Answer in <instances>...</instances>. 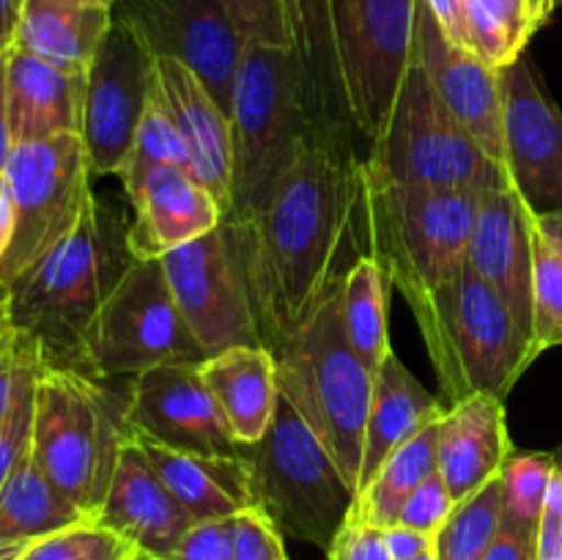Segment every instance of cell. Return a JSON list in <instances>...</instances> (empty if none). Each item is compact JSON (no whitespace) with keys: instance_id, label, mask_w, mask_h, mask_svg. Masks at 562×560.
Returning a JSON list of instances; mask_svg holds the SVG:
<instances>
[{"instance_id":"24","label":"cell","mask_w":562,"mask_h":560,"mask_svg":"<svg viewBox=\"0 0 562 560\" xmlns=\"http://www.w3.org/2000/svg\"><path fill=\"white\" fill-rule=\"evenodd\" d=\"M510 453L505 401L497 395H470L439 421L437 472L456 505L499 478Z\"/></svg>"},{"instance_id":"27","label":"cell","mask_w":562,"mask_h":560,"mask_svg":"<svg viewBox=\"0 0 562 560\" xmlns=\"http://www.w3.org/2000/svg\"><path fill=\"white\" fill-rule=\"evenodd\" d=\"M445 406L404 362L395 351H390L379 373L373 377V399L368 412L366 448H362V470L357 494L371 483L379 467L409 439L426 432L431 423L442 421Z\"/></svg>"},{"instance_id":"4","label":"cell","mask_w":562,"mask_h":560,"mask_svg":"<svg viewBox=\"0 0 562 560\" xmlns=\"http://www.w3.org/2000/svg\"><path fill=\"white\" fill-rule=\"evenodd\" d=\"M412 313L450 406L477 393L505 401L536 360L530 335L470 264Z\"/></svg>"},{"instance_id":"35","label":"cell","mask_w":562,"mask_h":560,"mask_svg":"<svg viewBox=\"0 0 562 560\" xmlns=\"http://www.w3.org/2000/svg\"><path fill=\"white\" fill-rule=\"evenodd\" d=\"M162 165H176V168L190 170L184 141H181L168 110L162 108V102H159L151 88V99H148V108L143 113L140 126H137L135 143H132L130 157H126L124 168L119 173L121 181H124L126 195L137 190L151 170L162 168Z\"/></svg>"},{"instance_id":"29","label":"cell","mask_w":562,"mask_h":560,"mask_svg":"<svg viewBox=\"0 0 562 560\" xmlns=\"http://www.w3.org/2000/svg\"><path fill=\"white\" fill-rule=\"evenodd\" d=\"M113 20V9L99 5L25 0L14 47L58 69L88 71Z\"/></svg>"},{"instance_id":"59","label":"cell","mask_w":562,"mask_h":560,"mask_svg":"<svg viewBox=\"0 0 562 560\" xmlns=\"http://www.w3.org/2000/svg\"><path fill=\"white\" fill-rule=\"evenodd\" d=\"M558 470H560V472H562V459H560V461H558Z\"/></svg>"},{"instance_id":"47","label":"cell","mask_w":562,"mask_h":560,"mask_svg":"<svg viewBox=\"0 0 562 560\" xmlns=\"http://www.w3.org/2000/svg\"><path fill=\"white\" fill-rule=\"evenodd\" d=\"M426 5L431 9V14L437 16L439 27H442L445 36L450 38L459 47L470 49V25H467V9L464 0H426Z\"/></svg>"},{"instance_id":"2","label":"cell","mask_w":562,"mask_h":560,"mask_svg":"<svg viewBox=\"0 0 562 560\" xmlns=\"http://www.w3.org/2000/svg\"><path fill=\"white\" fill-rule=\"evenodd\" d=\"M132 264L130 225L113 206L91 198L77 228L0 289L5 318L36 346L44 366L82 373L93 318Z\"/></svg>"},{"instance_id":"38","label":"cell","mask_w":562,"mask_h":560,"mask_svg":"<svg viewBox=\"0 0 562 560\" xmlns=\"http://www.w3.org/2000/svg\"><path fill=\"white\" fill-rule=\"evenodd\" d=\"M22 560H140V555L119 533L88 519L33 541Z\"/></svg>"},{"instance_id":"11","label":"cell","mask_w":562,"mask_h":560,"mask_svg":"<svg viewBox=\"0 0 562 560\" xmlns=\"http://www.w3.org/2000/svg\"><path fill=\"white\" fill-rule=\"evenodd\" d=\"M3 170L14 195L16 228L0 264V289L55 250L93 198V173L80 135L14 143Z\"/></svg>"},{"instance_id":"8","label":"cell","mask_w":562,"mask_h":560,"mask_svg":"<svg viewBox=\"0 0 562 560\" xmlns=\"http://www.w3.org/2000/svg\"><path fill=\"white\" fill-rule=\"evenodd\" d=\"M256 505L280 533L313 547H333L357 503V492L311 426L280 395L267 434L241 445Z\"/></svg>"},{"instance_id":"34","label":"cell","mask_w":562,"mask_h":560,"mask_svg":"<svg viewBox=\"0 0 562 560\" xmlns=\"http://www.w3.org/2000/svg\"><path fill=\"white\" fill-rule=\"evenodd\" d=\"M503 478L459 503L445 522L442 530L434 536L437 560H486L503 527Z\"/></svg>"},{"instance_id":"44","label":"cell","mask_w":562,"mask_h":560,"mask_svg":"<svg viewBox=\"0 0 562 560\" xmlns=\"http://www.w3.org/2000/svg\"><path fill=\"white\" fill-rule=\"evenodd\" d=\"M329 560H393L379 527L349 516L329 547Z\"/></svg>"},{"instance_id":"52","label":"cell","mask_w":562,"mask_h":560,"mask_svg":"<svg viewBox=\"0 0 562 560\" xmlns=\"http://www.w3.org/2000/svg\"><path fill=\"white\" fill-rule=\"evenodd\" d=\"M5 64H9V55L0 58V170L5 168L11 157V148H14V137H11L9 126V93H5Z\"/></svg>"},{"instance_id":"39","label":"cell","mask_w":562,"mask_h":560,"mask_svg":"<svg viewBox=\"0 0 562 560\" xmlns=\"http://www.w3.org/2000/svg\"><path fill=\"white\" fill-rule=\"evenodd\" d=\"M42 368V357L27 362L25 373H22L20 390H16L14 404H11L9 415L0 423V489L5 486V481H9L11 472L16 470L22 456L31 450L33 412H36V382Z\"/></svg>"},{"instance_id":"50","label":"cell","mask_w":562,"mask_h":560,"mask_svg":"<svg viewBox=\"0 0 562 560\" xmlns=\"http://www.w3.org/2000/svg\"><path fill=\"white\" fill-rule=\"evenodd\" d=\"M14 228H16L14 195H11L5 170H0V264H3L5 253H9L11 239H14Z\"/></svg>"},{"instance_id":"41","label":"cell","mask_w":562,"mask_h":560,"mask_svg":"<svg viewBox=\"0 0 562 560\" xmlns=\"http://www.w3.org/2000/svg\"><path fill=\"white\" fill-rule=\"evenodd\" d=\"M456 508V500L450 497L448 486H445L442 475L431 472L426 481L417 486V492L406 500L404 511L398 516V525L412 527L417 533H426V536H437L442 530L445 522L450 519Z\"/></svg>"},{"instance_id":"15","label":"cell","mask_w":562,"mask_h":560,"mask_svg":"<svg viewBox=\"0 0 562 560\" xmlns=\"http://www.w3.org/2000/svg\"><path fill=\"white\" fill-rule=\"evenodd\" d=\"M113 14L126 22L157 58H173L195 71L231 115L245 42L223 0H119Z\"/></svg>"},{"instance_id":"60","label":"cell","mask_w":562,"mask_h":560,"mask_svg":"<svg viewBox=\"0 0 562 560\" xmlns=\"http://www.w3.org/2000/svg\"><path fill=\"white\" fill-rule=\"evenodd\" d=\"M554 3H558V5H562V0H554Z\"/></svg>"},{"instance_id":"26","label":"cell","mask_w":562,"mask_h":560,"mask_svg":"<svg viewBox=\"0 0 562 560\" xmlns=\"http://www.w3.org/2000/svg\"><path fill=\"white\" fill-rule=\"evenodd\" d=\"M132 439L140 445L148 464L195 522L225 519L247 508H258L250 467L241 456L184 453L140 434H132Z\"/></svg>"},{"instance_id":"9","label":"cell","mask_w":562,"mask_h":560,"mask_svg":"<svg viewBox=\"0 0 562 560\" xmlns=\"http://www.w3.org/2000/svg\"><path fill=\"white\" fill-rule=\"evenodd\" d=\"M368 179L423 190H494L508 173L445 108L412 58L393 113L366 159Z\"/></svg>"},{"instance_id":"58","label":"cell","mask_w":562,"mask_h":560,"mask_svg":"<svg viewBox=\"0 0 562 560\" xmlns=\"http://www.w3.org/2000/svg\"><path fill=\"white\" fill-rule=\"evenodd\" d=\"M412 560H437V555H434V549H428V552L417 555V558H412Z\"/></svg>"},{"instance_id":"5","label":"cell","mask_w":562,"mask_h":560,"mask_svg":"<svg viewBox=\"0 0 562 560\" xmlns=\"http://www.w3.org/2000/svg\"><path fill=\"white\" fill-rule=\"evenodd\" d=\"M280 395L316 432L346 481L360 486L373 373L351 349L340 322V289L272 351Z\"/></svg>"},{"instance_id":"31","label":"cell","mask_w":562,"mask_h":560,"mask_svg":"<svg viewBox=\"0 0 562 560\" xmlns=\"http://www.w3.org/2000/svg\"><path fill=\"white\" fill-rule=\"evenodd\" d=\"M437 448H439V421L431 423L426 432L417 434L406 445H401L371 478L366 489L357 494L351 516L366 525L387 530L398 525L406 500L417 492L431 472H437Z\"/></svg>"},{"instance_id":"53","label":"cell","mask_w":562,"mask_h":560,"mask_svg":"<svg viewBox=\"0 0 562 560\" xmlns=\"http://www.w3.org/2000/svg\"><path fill=\"white\" fill-rule=\"evenodd\" d=\"M536 220H538V228L547 234V239L558 247L562 256V214H547V217H536Z\"/></svg>"},{"instance_id":"54","label":"cell","mask_w":562,"mask_h":560,"mask_svg":"<svg viewBox=\"0 0 562 560\" xmlns=\"http://www.w3.org/2000/svg\"><path fill=\"white\" fill-rule=\"evenodd\" d=\"M558 9V3L554 0H530V16H532V25L543 27L547 25V20L552 16V11Z\"/></svg>"},{"instance_id":"42","label":"cell","mask_w":562,"mask_h":560,"mask_svg":"<svg viewBox=\"0 0 562 560\" xmlns=\"http://www.w3.org/2000/svg\"><path fill=\"white\" fill-rule=\"evenodd\" d=\"M234 560H289L278 525L261 508L236 514Z\"/></svg>"},{"instance_id":"48","label":"cell","mask_w":562,"mask_h":560,"mask_svg":"<svg viewBox=\"0 0 562 560\" xmlns=\"http://www.w3.org/2000/svg\"><path fill=\"white\" fill-rule=\"evenodd\" d=\"M486 560H536V533L503 522L497 541L488 549Z\"/></svg>"},{"instance_id":"37","label":"cell","mask_w":562,"mask_h":560,"mask_svg":"<svg viewBox=\"0 0 562 560\" xmlns=\"http://www.w3.org/2000/svg\"><path fill=\"white\" fill-rule=\"evenodd\" d=\"M562 346V256L532 225V349L536 355Z\"/></svg>"},{"instance_id":"40","label":"cell","mask_w":562,"mask_h":560,"mask_svg":"<svg viewBox=\"0 0 562 560\" xmlns=\"http://www.w3.org/2000/svg\"><path fill=\"white\" fill-rule=\"evenodd\" d=\"M223 5L245 44L291 47L283 0H223Z\"/></svg>"},{"instance_id":"7","label":"cell","mask_w":562,"mask_h":560,"mask_svg":"<svg viewBox=\"0 0 562 560\" xmlns=\"http://www.w3.org/2000/svg\"><path fill=\"white\" fill-rule=\"evenodd\" d=\"M481 198V190H423L368 179L371 258L409 307L461 272Z\"/></svg>"},{"instance_id":"28","label":"cell","mask_w":562,"mask_h":560,"mask_svg":"<svg viewBox=\"0 0 562 560\" xmlns=\"http://www.w3.org/2000/svg\"><path fill=\"white\" fill-rule=\"evenodd\" d=\"M201 373L236 443H258L280 401L278 362L272 351L263 346H234L201 362Z\"/></svg>"},{"instance_id":"32","label":"cell","mask_w":562,"mask_h":560,"mask_svg":"<svg viewBox=\"0 0 562 560\" xmlns=\"http://www.w3.org/2000/svg\"><path fill=\"white\" fill-rule=\"evenodd\" d=\"M387 291L390 283L373 258L357 261V267L346 275L344 285H340L344 333L355 355L373 377L393 351L387 338Z\"/></svg>"},{"instance_id":"36","label":"cell","mask_w":562,"mask_h":560,"mask_svg":"<svg viewBox=\"0 0 562 560\" xmlns=\"http://www.w3.org/2000/svg\"><path fill=\"white\" fill-rule=\"evenodd\" d=\"M558 472V459L549 453H510L503 472V522L521 527V530H538L543 503H547L549 486Z\"/></svg>"},{"instance_id":"46","label":"cell","mask_w":562,"mask_h":560,"mask_svg":"<svg viewBox=\"0 0 562 560\" xmlns=\"http://www.w3.org/2000/svg\"><path fill=\"white\" fill-rule=\"evenodd\" d=\"M536 560H562V472L558 470L536 530Z\"/></svg>"},{"instance_id":"18","label":"cell","mask_w":562,"mask_h":560,"mask_svg":"<svg viewBox=\"0 0 562 560\" xmlns=\"http://www.w3.org/2000/svg\"><path fill=\"white\" fill-rule=\"evenodd\" d=\"M412 58L439 93L445 108L503 165V71L450 42L426 0H415Z\"/></svg>"},{"instance_id":"1","label":"cell","mask_w":562,"mask_h":560,"mask_svg":"<svg viewBox=\"0 0 562 560\" xmlns=\"http://www.w3.org/2000/svg\"><path fill=\"white\" fill-rule=\"evenodd\" d=\"M263 349L274 351L371 258L368 176L357 154L305 148L261 217L231 223Z\"/></svg>"},{"instance_id":"49","label":"cell","mask_w":562,"mask_h":560,"mask_svg":"<svg viewBox=\"0 0 562 560\" xmlns=\"http://www.w3.org/2000/svg\"><path fill=\"white\" fill-rule=\"evenodd\" d=\"M382 536H384V547H387V552L393 555V560H412L417 558V555L434 549V536H426V533H417L404 525L387 527V530H382Z\"/></svg>"},{"instance_id":"20","label":"cell","mask_w":562,"mask_h":560,"mask_svg":"<svg viewBox=\"0 0 562 560\" xmlns=\"http://www.w3.org/2000/svg\"><path fill=\"white\" fill-rule=\"evenodd\" d=\"M532 225H536V214L508 181V184L483 192L470 250H467V264L503 296V302L514 313L519 327L530 335V340Z\"/></svg>"},{"instance_id":"14","label":"cell","mask_w":562,"mask_h":560,"mask_svg":"<svg viewBox=\"0 0 562 560\" xmlns=\"http://www.w3.org/2000/svg\"><path fill=\"white\" fill-rule=\"evenodd\" d=\"M157 55L119 16L86 71L80 141L93 176H119L151 99Z\"/></svg>"},{"instance_id":"22","label":"cell","mask_w":562,"mask_h":560,"mask_svg":"<svg viewBox=\"0 0 562 560\" xmlns=\"http://www.w3.org/2000/svg\"><path fill=\"white\" fill-rule=\"evenodd\" d=\"M154 93L184 141L190 173L217 198L223 212H228L234 173L231 115L220 108L201 77L173 58H157Z\"/></svg>"},{"instance_id":"55","label":"cell","mask_w":562,"mask_h":560,"mask_svg":"<svg viewBox=\"0 0 562 560\" xmlns=\"http://www.w3.org/2000/svg\"><path fill=\"white\" fill-rule=\"evenodd\" d=\"M31 544H22V541H0V560H20L25 555V549Z\"/></svg>"},{"instance_id":"13","label":"cell","mask_w":562,"mask_h":560,"mask_svg":"<svg viewBox=\"0 0 562 560\" xmlns=\"http://www.w3.org/2000/svg\"><path fill=\"white\" fill-rule=\"evenodd\" d=\"M162 269L187 327L209 355L234 346H263L239 242L228 220L162 256Z\"/></svg>"},{"instance_id":"45","label":"cell","mask_w":562,"mask_h":560,"mask_svg":"<svg viewBox=\"0 0 562 560\" xmlns=\"http://www.w3.org/2000/svg\"><path fill=\"white\" fill-rule=\"evenodd\" d=\"M36 357H42L36 346H33L31 340L20 338L16 333H14V340L0 351V423H3V417L9 415L11 404H14L16 390H20L22 373H25L27 362L36 360Z\"/></svg>"},{"instance_id":"3","label":"cell","mask_w":562,"mask_h":560,"mask_svg":"<svg viewBox=\"0 0 562 560\" xmlns=\"http://www.w3.org/2000/svg\"><path fill=\"white\" fill-rule=\"evenodd\" d=\"M231 143L234 173L225 220L252 223L302 152L313 146L291 47L245 44L231 97Z\"/></svg>"},{"instance_id":"17","label":"cell","mask_w":562,"mask_h":560,"mask_svg":"<svg viewBox=\"0 0 562 560\" xmlns=\"http://www.w3.org/2000/svg\"><path fill=\"white\" fill-rule=\"evenodd\" d=\"M132 434L201 456H239V443L203 382L198 362H170L132 377L126 399Z\"/></svg>"},{"instance_id":"57","label":"cell","mask_w":562,"mask_h":560,"mask_svg":"<svg viewBox=\"0 0 562 560\" xmlns=\"http://www.w3.org/2000/svg\"><path fill=\"white\" fill-rule=\"evenodd\" d=\"M55 3H71V5H99V9H115L119 0H55Z\"/></svg>"},{"instance_id":"6","label":"cell","mask_w":562,"mask_h":560,"mask_svg":"<svg viewBox=\"0 0 562 560\" xmlns=\"http://www.w3.org/2000/svg\"><path fill=\"white\" fill-rule=\"evenodd\" d=\"M126 437L124 399L88 373L42 368L31 453L53 486L91 519L108 497Z\"/></svg>"},{"instance_id":"12","label":"cell","mask_w":562,"mask_h":560,"mask_svg":"<svg viewBox=\"0 0 562 560\" xmlns=\"http://www.w3.org/2000/svg\"><path fill=\"white\" fill-rule=\"evenodd\" d=\"M333 20L351 121L373 146L409 71L415 0H333Z\"/></svg>"},{"instance_id":"51","label":"cell","mask_w":562,"mask_h":560,"mask_svg":"<svg viewBox=\"0 0 562 560\" xmlns=\"http://www.w3.org/2000/svg\"><path fill=\"white\" fill-rule=\"evenodd\" d=\"M22 3L25 0H0V58H5L16 44Z\"/></svg>"},{"instance_id":"56","label":"cell","mask_w":562,"mask_h":560,"mask_svg":"<svg viewBox=\"0 0 562 560\" xmlns=\"http://www.w3.org/2000/svg\"><path fill=\"white\" fill-rule=\"evenodd\" d=\"M11 340H14V329H11L9 318H5V311H3V302H0V351H3Z\"/></svg>"},{"instance_id":"30","label":"cell","mask_w":562,"mask_h":560,"mask_svg":"<svg viewBox=\"0 0 562 560\" xmlns=\"http://www.w3.org/2000/svg\"><path fill=\"white\" fill-rule=\"evenodd\" d=\"M88 519L53 486L31 450L0 489V541L33 544Z\"/></svg>"},{"instance_id":"33","label":"cell","mask_w":562,"mask_h":560,"mask_svg":"<svg viewBox=\"0 0 562 560\" xmlns=\"http://www.w3.org/2000/svg\"><path fill=\"white\" fill-rule=\"evenodd\" d=\"M464 9L472 53L499 71L516 64L536 36L530 0H464Z\"/></svg>"},{"instance_id":"61","label":"cell","mask_w":562,"mask_h":560,"mask_svg":"<svg viewBox=\"0 0 562 560\" xmlns=\"http://www.w3.org/2000/svg\"><path fill=\"white\" fill-rule=\"evenodd\" d=\"M25 552H27V549H25ZM20 560H22V558H20Z\"/></svg>"},{"instance_id":"43","label":"cell","mask_w":562,"mask_h":560,"mask_svg":"<svg viewBox=\"0 0 562 560\" xmlns=\"http://www.w3.org/2000/svg\"><path fill=\"white\" fill-rule=\"evenodd\" d=\"M236 516L195 522L168 560H234Z\"/></svg>"},{"instance_id":"25","label":"cell","mask_w":562,"mask_h":560,"mask_svg":"<svg viewBox=\"0 0 562 560\" xmlns=\"http://www.w3.org/2000/svg\"><path fill=\"white\" fill-rule=\"evenodd\" d=\"M5 93L14 143L80 135L86 71L58 69L14 47L5 64Z\"/></svg>"},{"instance_id":"16","label":"cell","mask_w":562,"mask_h":560,"mask_svg":"<svg viewBox=\"0 0 562 560\" xmlns=\"http://www.w3.org/2000/svg\"><path fill=\"white\" fill-rule=\"evenodd\" d=\"M503 168L536 217L562 214V113L527 55L503 69Z\"/></svg>"},{"instance_id":"19","label":"cell","mask_w":562,"mask_h":560,"mask_svg":"<svg viewBox=\"0 0 562 560\" xmlns=\"http://www.w3.org/2000/svg\"><path fill=\"white\" fill-rule=\"evenodd\" d=\"M291 49L300 66L302 108L311 126V148L355 152V121L340 80L333 0H283Z\"/></svg>"},{"instance_id":"23","label":"cell","mask_w":562,"mask_h":560,"mask_svg":"<svg viewBox=\"0 0 562 560\" xmlns=\"http://www.w3.org/2000/svg\"><path fill=\"white\" fill-rule=\"evenodd\" d=\"M135 223L130 247L135 258H162L170 250L201 239L225 220L217 198L184 168L162 165L130 195Z\"/></svg>"},{"instance_id":"21","label":"cell","mask_w":562,"mask_h":560,"mask_svg":"<svg viewBox=\"0 0 562 560\" xmlns=\"http://www.w3.org/2000/svg\"><path fill=\"white\" fill-rule=\"evenodd\" d=\"M93 522L130 541L140 560H168L184 533L195 525L148 464L132 434L121 448L113 483Z\"/></svg>"},{"instance_id":"10","label":"cell","mask_w":562,"mask_h":560,"mask_svg":"<svg viewBox=\"0 0 562 560\" xmlns=\"http://www.w3.org/2000/svg\"><path fill=\"white\" fill-rule=\"evenodd\" d=\"M209 357L176 305L162 258H135L93 318L82 373L135 377L170 362L201 366Z\"/></svg>"}]
</instances>
